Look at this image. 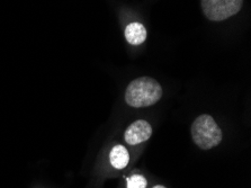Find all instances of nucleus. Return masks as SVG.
<instances>
[{"mask_svg":"<svg viewBox=\"0 0 251 188\" xmlns=\"http://www.w3.org/2000/svg\"><path fill=\"white\" fill-rule=\"evenodd\" d=\"M127 188H147L148 182L147 179L141 175H134L126 179Z\"/></svg>","mask_w":251,"mask_h":188,"instance_id":"nucleus-7","label":"nucleus"},{"mask_svg":"<svg viewBox=\"0 0 251 188\" xmlns=\"http://www.w3.org/2000/svg\"><path fill=\"white\" fill-rule=\"evenodd\" d=\"M162 96V88L157 80L150 77H141L130 82L125 93L127 105L135 108L148 107L157 103Z\"/></svg>","mask_w":251,"mask_h":188,"instance_id":"nucleus-1","label":"nucleus"},{"mask_svg":"<svg viewBox=\"0 0 251 188\" xmlns=\"http://www.w3.org/2000/svg\"><path fill=\"white\" fill-rule=\"evenodd\" d=\"M153 188H166V187H163V186H161V185H158V186H154Z\"/></svg>","mask_w":251,"mask_h":188,"instance_id":"nucleus-8","label":"nucleus"},{"mask_svg":"<svg viewBox=\"0 0 251 188\" xmlns=\"http://www.w3.org/2000/svg\"><path fill=\"white\" fill-rule=\"evenodd\" d=\"M125 38L132 45H140L147 40V29L141 23H131L125 28Z\"/></svg>","mask_w":251,"mask_h":188,"instance_id":"nucleus-5","label":"nucleus"},{"mask_svg":"<svg viewBox=\"0 0 251 188\" xmlns=\"http://www.w3.org/2000/svg\"><path fill=\"white\" fill-rule=\"evenodd\" d=\"M152 135V128L149 123L140 120L128 126L125 131V141L130 145H136L146 142Z\"/></svg>","mask_w":251,"mask_h":188,"instance_id":"nucleus-4","label":"nucleus"},{"mask_svg":"<svg viewBox=\"0 0 251 188\" xmlns=\"http://www.w3.org/2000/svg\"><path fill=\"white\" fill-rule=\"evenodd\" d=\"M109 160L115 169H123L130 162V153L124 145H115L109 155Z\"/></svg>","mask_w":251,"mask_h":188,"instance_id":"nucleus-6","label":"nucleus"},{"mask_svg":"<svg viewBox=\"0 0 251 188\" xmlns=\"http://www.w3.org/2000/svg\"><path fill=\"white\" fill-rule=\"evenodd\" d=\"M191 132L195 144L203 150L214 148L222 141L221 129L214 118L207 114L201 115L193 122Z\"/></svg>","mask_w":251,"mask_h":188,"instance_id":"nucleus-2","label":"nucleus"},{"mask_svg":"<svg viewBox=\"0 0 251 188\" xmlns=\"http://www.w3.org/2000/svg\"><path fill=\"white\" fill-rule=\"evenodd\" d=\"M205 16L213 22H222L239 13L243 0H201Z\"/></svg>","mask_w":251,"mask_h":188,"instance_id":"nucleus-3","label":"nucleus"}]
</instances>
